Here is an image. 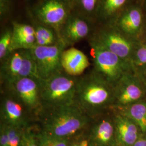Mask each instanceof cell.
Masks as SVG:
<instances>
[{
	"mask_svg": "<svg viewBox=\"0 0 146 146\" xmlns=\"http://www.w3.org/2000/svg\"><path fill=\"white\" fill-rule=\"evenodd\" d=\"M114 87L92 70L78 77L74 104L93 119L112 110Z\"/></svg>",
	"mask_w": 146,
	"mask_h": 146,
	"instance_id": "cell-1",
	"label": "cell"
},
{
	"mask_svg": "<svg viewBox=\"0 0 146 146\" xmlns=\"http://www.w3.org/2000/svg\"><path fill=\"white\" fill-rule=\"evenodd\" d=\"M92 119L76 104L42 108L35 123L47 133L72 139L86 131Z\"/></svg>",
	"mask_w": 146,
	"mask_h": 146,
	"instance_id": "cell-2",
	"label": "cell"
},
{
	"mask_svg": "<svg viewBox=\"0 0 146 146\" xmlns=\"http://www.w3.org/2000/svg\"><path fill=\"white\" fill-rule=\"evenodd\" d=\"M78 77L63 70L52 76L38 81L42 108L74 104Z\"/></svg>",
	"mask_w": 146,
	"mask_h": 146,
	"instance_id": "cell-3",
	"label": "cell"
},
{
	"mask_svg": "<svg viewBox=\"0 0 146 146\" xmlns=\"http://www.w3.org/2000/svg\"><path fill=\"white\" fill-rule=\"evenodd\" d=\"M89 44L93 61V70L114 87L125 74L135 69L131 62L98 43L89 40Z\"/></svg>",
	"mask_w": 146,
	"mask_h": 146,
	"instance_id": "cell-4",
	"label": "cell"
},
{
	"mask_svg": "<svg viewBox=\"0 0 146 146\" xmlns=\"http://www.w3.org/2000/svg\"><path fill=\"white\" fill-rule=\"evenodd\" d=\"M89 40L98 43L120 58L131 63L136 47L141 41L127 36L110 23L106 24Z\"/></svg>",
	"mask_w": 146,
	"mask_h": 146,
	"instance_id": "cell-5",
	"label": "cell"
},
{
	"mask_svg": "<svg viewBox=\"0 0 146 146\" xmlns=\"http://www.w3.org/2000/svg\"><path fill=\"white\" fill-rule=\"evenodd\" d=\"M112 109H119L146 98V87L135 69L125 74L114 87Z\"/></svg>",
	"mask_w": 146,
	"mask_h": 146,
	"instance_id": "cell-6",
	"label": "cell"
},
{
	"mask_svg": "<svg viewBox=\"0 0 146 146\" xmlns=\"http://www.w3.org/2000/svg\"><path fill=\"white\" fill-rule=\"evenodd\" d=\"M73 8L65 0H42L33 10L35 21L58 33Z\"/></svg>",
	"mask_w": 146,
	"mask_h": 146,
	"instance_id": "cell-7",
	"label": "cell"
},
{
	"mask_svg": "<svg viewBox=\"0 0 146 146\" xmlns=\"http://www.w3.org/2000/svg\"><path fill=\"white\" fill-rule=\"evenodd\" d=\"M2 90L10 92L20 100L35 123L42 109L38 81L29 78H19Z\"/></svg>",
	"mask_w": 146,
	"mask_h": 146,
	"instance_id": "cell-8",
	"label": "cell"
},
{
	"mask_svg": "<svg viewBox=\"0 0 146 146\" xmlns=\"http://www.w3.org/2000/svg\"><path fill=\"white\" fill-rule=\"evenodd\" d=\"M66 47L60 41L52 46H36L29 49L36 63L41 80L47 79L63 70L61 55Z\"/></svg>",
	"mask_w": 146,
	"mask_h": 146,
	"instance_id": "cell-9",
	"label": "cell"
},
{
	"mask_svg": "<svg viewBox=\"0 0 146 146\" xmlns=\"http://www.w3.org/2000/svg\"><path fill=\"white\" fill-rule=\"evenodd\" d=\"M2 92L0 108V124L25 128L35 123L20 100L9 91L2 90Z\"/></svg>",
	"mask_w": 146,
	"mask_h": 146,
	"instance_id": "cell-10",
	"label": "cell"
},
{
	"mask_svg": "<svg viewBox=\"0 0 146 146\" xmlns=\"http://www.w3.org/2000/svg\"><path fill=\"white\" fill-rule=\"evenodd\" d=\"M86 133L89 146H116L113 110L92 119Z\"/></svg>",
	"mask_w": 146,
	"mask_h": 146,
	"instance_id": "cell-11",
	"label": "cell"
},
{
	"mask_svg": "<svg viewBox=\"0 0 146 146\" xmlns=\"http://www.w3.org/2000/svg\"><path fill=\"white\" fill-rule=\"evenodd\" d=\"M89 20L78 12H72L58 33L60 40L67 47L87 37L92 31Z\"/></svg>",
	"mask_w": 146,
	"mask_h": 146,
	"instance_id": "cell-12",
	"label": "cell"
},
{
	"mask_svg": "<svg viewBox=\"0 0 146 146\" xmlns=\"http://www.w3.org/2000/svg\"><path fill=\"white\" fill-rule=\"evenodd\" d=\"M109 23L127 36L140 41L143 27V15L139 6H127Z\"/></svg>",
	"mask_w": 146,
	"mask_h": 146,
	"instance_id": "cell-13",
	"label": "cell"
},
{
	"mask_svg": "<svg viewBox=\"0 0 146 146\" xmlns=\"http://www.w3.org/2000/svg\"><path fill=\"white\" fill-rule=\"evenodd\" d=\"M114 112L115 137L117 146H132L141 136L139 127L128 117L117 111Z\"/></svg>",
	"mask_w": 146,
	"mask_h": 146,
	"instance_id": "cell-14",
	"label": "cell"
},
{
	"mask_svg": "<svg viewBox=\"0 0 146 146\" xmlns=\"http://www.w3.org/2000/svg\"><path fill=\"white\" fill-rule=\"evenodd\" d=\"M61 62L63 71L74 77L82 75L90 64L88 58L84 52L74 47L63 51Z\"/></svg>",
	"mask_w": 146,
	"mask_h": 146,
	"instance_id": "cell-15",
	"label": "cell"
},
{
	"mask_svg": "<svg viewBox=\"0 0 146 146\" xmlns=\"http://www.w3.org/2000/svg\"><path fill=\"white\" fill-rule=\"evenodd\" d=\"M23 58V49H21L11 52L1 61L0 80L2 88L9 87L19 78Z\"/></svg>",
	"mask_w": 146,
	"mask_h": 146,
	"instance_id": "cell-16",
	"label": "cell"
},
{
	"mask_svg": "<svg viewBox=\"0 0 146 146\" xmlns=\"http://www.w3.org/2000/svg\"><path fill=\"white\" fill-rule=\"evenodd\" d=\"M131 0H100L96 17L106 24L113 21L129 3Z\"/></svg>",
	"mask_w": 146,
	"mask_h": 146,
	"instance_id": "cell-17",
	"label": "cell"
},
{
	"mask_svg": "<svg viewBox=\"0 0 146 146\" xmlns=\"http://www.w3.org/2000/svg\"><path fill=\"white\" fill-rule=\"evenodd\" d=\"M114 110L132 120L146 135V98L125 107Z\"/></svg>",
	"mask_w": 146,
	"mask_h": 146,
	"instance_id": "cell-18",
	"label": "cell"
},
{
	"mask_svg": "<svg viewBox=\"0 0 146 146\" xmlns=\"http://www.w3.org/2000/svg\"><path fill=\"white\" fill-rule=\"evenodd\" d=\"M33 27L35 29L36 44L37 46H52L61 41L57 33L52 28L43 25L36 21Z\"/></svg>",
	"mask_w": 146,
	"mask_h": 146,
	"instance_id": "cell-19",
	"label": "cell"
},
{
	"mask_svg": "<svg viewBox=\"0 0 146 146\" xmlns=\"http://www.w3.org/2000/svg\"><path fill=\"white\" fill-rule=\"evenodd\" d=\"M23 63L19 78H29L41 80L38 75L36 63L29 49H23Z\"/></svg>",
	"mask_w": 146,
	"mask_h": 146,
	"instance_id": "cell-20",
	"label": "cell"
},
{
	"mask_svg": "<svg viewBox=\"0 0 146 146\" xmlns=\"http://www.w3.org/2000/svg\"><path fill=\"white\" fill-rule=\"evenodd\" d=\"M100 0H74L73 8H76L79 14L90 20L96 17Z\"/></svg>",
	"mask_w": 146,
	"mask_h": 146,
	"instance_id": "cell-21",
	"label": "cell"
},
{
	"mask_svg": "<svg viewBox=\"0 0 146 146\" xmlns=\"http://www.w3.org/2000/svg\"><path fill=\"white\" fill-rule=\"evenodd\" d=\"M71 139L60 138L52 135L41 130L38 127L37 132L38 146H69Z\"/></svg>",
	"mask_w": 146,
	"mask_h": 146,
	"instance_id": "cell-22",
	"label": "cell"
},
{
	"mask_svg": "<svg viewBox=\"0 0 146 146\" xmlns=\"http://www.w3.org/2000/svg\"><path fill=\"white\" fill-rule=\"evenodd\" d=\"M38 126L33 123L25 128L22 133L19 146H38L37 132Z\"/></svg>",
	"mask_w": 146,
	"mask_h": 146,
	"instance_id": "cell-23",
	"label": "cell"
},
{
	"mask_svg": "<svg viewBox=\"0 0 146 146\" xmlns=\"http://www.w3.org/2000/svg\"><path fill=\"white\" fill-rule=\"evenodd\" d=\"M131 63L135 68L146 65V42L140 41L136 47Z\"/></svg>",
	"mask_w": 146,
	"mask_h": 146,
	"instance_id": "cell-24",
	"label": "cell"
},
{
	"mask_svg": "<svg viewBox=\"0 0 146 146\" xmlns=\"http://www.w3.org/2000/svg\"><path fill=\"white\" fill-rule=\"evenodd\" d=\"M12 29L6 28L1 35L0 37V60H3L10 53Z\"/></svg>",
	"mask_w": 146,
	"mask_h": 146,
	"instance_id": "cell-25",
	"label": "cell"
},
{
	"mask_svg": "<svg viewBox=\"0 0 146 146\" xmlns=\"http://www.w3.org/2000/svg\"><path fill=\"white\" fill-rule=\"evenodd\" d=\"M12 32L13 37L35 35V29L34 27L27 24L17 23L16 22L13 23Z\"/></svg>",
	"mask_w": 146,
	"mask_h": 146,
	"instance_id": "cell-26",
	"label": "cell"
},
{
	"mask_svg": "<svg viewBox=\"0 0 146 146\" xmlns=\"http://www.w3.org/2000/svg\"><path fill=\"white\" fill-rule=\"evenodd\" d=\"M7 126L8 134V146H19L25 128L11 125Z\"/></svg>",
	"mask_w": 146,
	"mask_h": 146,
	"instance_id": "cell-27",
	"label": "cell"
},
{
	"mask_svg": "<svg viewBox=\"0 0 146 146\" xmlns=\"http://www.w3.org/2000/svg\"><path fill=\"white\" fill-rule=\"evenodd\" d=\"M69 146H89L88 140L86 131L73 137L71 139Z\"/></svg>",
	"mask_w": 146,
	"mask_h": 146,
	"instance_id": "cell-28",
	"label": "cell"
},
{
	"mask_svg": "<svg viewBox=\"0 0 146 146\" xmlns=\"http://www.w3.org/2000/svg\"><path fill=\"white\" fill-rule=\"evenodd\" d=\"M11 7V0H0V16L3 19L9 14Z\"/></svg>",
	"mask_w": 146,
	"mask_h": 146,
	"instance_id": "cell-29",
	"label": "cell"
},
{
	"mask_svg": "<svg viewBox=\"0 0 146 146\" xmlns=\"http://www.w3.org/2000/svg\"><path fill=\"white\" fill-rule=\"evenodd\" d=\"M0 146H8L7 126L0 124Z\"/></svg>",
	"mask_w": 146,
	"mask_h": 146,
	"instance_id": "cell-30",
	"label": "cell"
},
{
	"mask_svg": "<svg viewBox=\"0 0 146 146\" xmlns=\"http://www.w3.org/2000/svg\"><path fill=\"white\" fill-rule=\"evenodd\" d=\"M136 70L146 87V65L136 68Z\"/></svg>",
	"mask_w": 146,
	"mask_h": 146,
	"instance_id": "cell-31",
	"label": "cell"
},
{
	"mask_svg": "<svg viewBox=\"0 0 146 146\" xmlns=\"http://www.w3.org/2000/svg\"><path fill=\"white\" fill-rule=\"evenodd\" d=\"M132 146H146V136L145 137L140 136Z\"/></svg>",
	"mask_w": 146,
	"mask_h": 146,
	"instance_id": "cell-32",
	"label": "cell"
},
{
	"mask_svg": "<svg viewBox=\"0 0 146 146\" xmlns=\"http://www.w3.org/2000/svg\"><path fill=\"white\" fill-rule=\"evenodd\" d=\"M67 2H68V3H69L70 4V5H72V8H73V5H74V0H65Z\"/></svg>",
	"mask_w": 146,
	"mask_h": 146,
	"instance_id": "cell-33",
	"label": "cell"
},
{
	"mask_svg": "<svg viewBox=\"0 0 146 146\" xmlns=\"http://www.w3.org/2000/svg\"><path fill=\"white\" fill-rule=\"evenodd\" d=\"M145 5H146V3H145Z\"/></svg>",
	"mask_w": 146,
	"mask_h": 146,
	"instance_id": "cell-34",
	"label": "cell"
},
{
	"mask_svg": "<svg viewBox=\"0 0 146 146\" xmlns=\"http://www.w3.org/2000/svg\"></svg>",
	"mask_w": 146,
	"mask_h": 146,
	"instance_id": "cell-35",
	"label": "cell"
}]
</instances>
